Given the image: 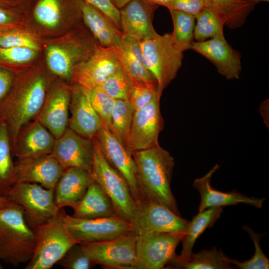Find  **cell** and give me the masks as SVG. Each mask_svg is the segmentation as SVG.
<instances>
[{"instance_id": "1", "label": "cell", "mask_w": 269, "mask_h": 269, "mask_svg": "<svg viewBox=\"0 0 269 269\" xmlns=\"http://www.w3.org/2000/svg\"><path fill=\"white\" fill-rule=\"evenodd\" d=\"M132 154L137 166V183L141 200L159 203L181 216L171 189L173 157L159 144Z\"/></svg>"}, {"instance_id": "2", "label": "cell", "mask_w": 269, "mask_h": 269, "mask_svg": "<svg viewBox=\"0 0 269 269\" xmlns=\"http://www.w3.org/2000/svg\"><path fill=\"white\" fill-rule=\"evenodd\" d=\"M46 85L43 76H33L19 87L10 89L0 103V121L7 125L11 148L21 130L39 113L46 96Z\"/></svg>"}, {"instance_id": "3", "label": "cell", "mask_w": 269, "mask_h": 269, "mask_svg": "<svg viewBox=\"0 0 269 269\" xmlns=\"http://www.w3.org/2000/svg\"><path fill=\"white\" fill-rule=\"evenodd\" d=\"M35 247V232L26 223L21 208L11 201L0 209V259L14 267L27 263Z\"/></svg>"}, {"instance_id": "4", "label": "cell", "mask_w": 269, "mask_h": 269, "mask_svg": "<svg viewBox=\"0 0 269 269\" xmlns=\"http://www.w3.org/2000/svg\"><path fill=\"white\" fill-rule=\"evenodd\" d=\"M144 64L155 79L158 91L163 90L176 77L181 66L184 50L172 33L140 40Z\"/></svg>"}, {"instance_id": "5", "label": "cell", "mask_w": 269, "mask_h": 269, "mask_svg": "<svg viewBox=\"0 0 269 269\" xmlns=\"http://www.w3.org/2000/svg\"><path fill=\"white\" fill-rule=\"evenodd\" d=\"M94 151L90 174L109 197L118 217L131 223L137 208L129 185L104 157L97 138L92 139Z\"/></svg>"}, {"instance_id": "6", "label": "cell", "mask_w": 269, "mask_h": 269, "mask_svg": "<svg viewBox=\"0 0 269 269\" xmlns=\"http://www.w3.org/2000/svg\"><path fill=\"white\" fill-rule=\"evenodd\" d=\"M64 210L35 230V247L25 269H50L74 245L79 243L71 235L63 220Z\"/></svg>"}, {"instance_id": "7", "label": "cell", "mask_w": 269, "mask_h": 269, "mask_svg": "<svg viewBox=\"0 0 269 269\" xmlns=\"http://www.w3.org/2000/svg\"><path fill=\"white\" fill-rule=\"evenodd\" d=\"M54 190L36 183L17 182L11 188L7 197L21 208L26 223L35 230L56 217L62 209L55 202Z\"/></svg>"}, {"instance_id": "8", "label": "cell", "mask_w": 269, "mask_h": 269, "mask_svg": "<svg viewBox=\"0 0 269 269\" xmlns=\"http://www.w3.org/2000/svg\"><path fill=\"white\" fill-rule=\"evenodd\" d=\"M138 236L131 233L105 241L80 243L91 260L110 269H142L136 255Z\"/></svg>"}, {"instance_id": "9", "label": "cell", "mask_w": 269, "mask_h": 269, "mask_svg": "<svg viewBox=\"0 0 269 269\" xmlns=\"http://www.w3.org/2000/svg\"><path fill=\"white\" fill-rule=\"evenodd\" d=\"M122 68L119 53L115 46L97 44L85 60L74 67L71 80L75 85L94 89Z\"/></svg>"}, {"instance_id": "10", "label": "cell", "mask_w": 269, "mask_h": 269, "mask_svg": "<svg viewBox=\"0 0 269 269\" xmlns=\"http://www.w3.org/2000/svg\"><path fill=\"white\" fill-rule=\"evenodd\" d=\"M189 221L165 206L142 200L130 223L132 233L137 236L149 233H185Z\"/></svg>"}, {"instance_id": "11", "label": "cell", "mask_w": 269, "mask_h": 269, "mask_svg": "<svg viewBox=\"0 0 269 269\" xmlns=\"http://www.w3.org/2000/svg\"><path fill=\"white\" fill-rule=\"evenodd\" d=\"M63 217L70 233L79 243L105 241L132 233L131 223L117 216L84 219L64 211Z\"/></svg>"}, {"instance_id": "12", "label": "cell", "mask_w": 269, "mask_h": 269, "mask_svg": "<svg viewBox=\"0 0 269 269\" xmlns=\"http://www.w3.org/2000/svg\"><path fill=\"white\" fill-rule=\"evenodd\" d=\"M158 93L153 100L134 111L126 145L132 153L159 145L158 135L163 127Z\"/></svg>"}, {"instance_id": "13", "label": "cell", "mask_w": 269, "mask_h": 269, "mask_svg": "<svg viewBox=\"0 0 269 269\" xmlns=\"http://www.w3.org/2000/svg\"><path fill=\"white\" fill-rule=\"evenodd\" d=\"M185 233H149L138 236L136 255L142 269H161L175 256Z\"/></svg>"}, {"instance_id": "14", "label": "cell", "mask_w": 269, "mask_h": 269, "mask_svg": "<svg viewBox=\"0 0 269 269\" xmlns=\"http://www.w3.org/2000/svg\"><path fill=\"white\" fill-rule=\"evenodd\" d=\"M95 137L106 160L128 182L137 206L141 197L137 183V166L132 153L103 123Z\"/></svg>"}, {"instance_id": "15", "label": "cell", "mask_w": 269, "mask_h": 269, "mask_svg": "<svg viewBox=\"0 0 269 269\" xmlns=\"http://www.w3.org/2000/svg\"><path fill=\"white\" fill-rule=\"evenodd\" d=\"M93 151L92 139L84 137L67 128L56 139L50 155L65 169L77 168L90 172Z\"/></svg>"}, {"instance_id": "16", "label": "cell", "mask_w": 269, "mask_h": 269, "mask_svg": "<svg viewBox=\"0 0 269 269\" xmlns=\"http://www.w3.org/2000/svg\"><path fill=\"white\" fill-rule=\"evenodd\" d=\"M190 49L211 61L226 79L239 78L242 70L240 55L229 45L224 32L204 41H193Z\"/></svg>"}, {"instance_id": "17", "label": "cell", "mask_w": 269, "mask_h": 269, "mask_svg": "<svg viewBox=\"0 0 269 269\" xmlns=\"http://www.w3.org/2000/svg\"><path fill=\"white\" fill-rule=\"evenodd\" d=\"M64 170L50 154L18 159L14 163L15 183H33L54 189Z\"/></svg>"}, {"instance_id": "18", "label": "cell", "mask_w": 269, "mask_h": 269, "mask_svg": "<svg viewBox=\"0 0 269 269\" xmlns=\"http://www.w3.org/2000/svg\"><path fill=\"white\" fill-rule=\"evenodd\" d=\"M158 5L151 4L142 0H131L120 9L122 33L138 40L151 37L157 32L152 19Z\"/></svg>"}, {"instance_id": "19", "label": "cell", "mask_w": 269, "mask_h": 269, "mask_svg": "<svg viewBox=\"0 0 269 269\" xmlns=\"http://www.w3.org/2000/svg\"><path fill=\"white\" fill-rule=\"evenodd\" d=\"M71 92L65 87H59L46 95L43 106L36 117L57 139L68 128Z\"/></svg>"}, {"instance_id": "20", "label": "cell", "mask_w": 269, "mask_h": 269, "mask_svg": "<svg viewBox=\"0 0 269 269\" xmlns=\"http://www.w3.org/2000/svg\"><path fill=\"white\" fill-rule=\"evenodd\" d=\"M219 167L220 166L216 164L204 176L194 181L193 187L201 197L198 212L211 207H224L239 203H245L257 208L262 207L264 198L248 197L235 190L224 192L214 189L211 184V177Z\"/></svg>"}, {"instance_id": "21", "label": "cell", "mask_w": 269, "mask_h": 269, "mask_svg": "<svg viewBox=\"0 0 269 269\" xmlns=\"http://www.w3.org/2000/svg\"><path fill=\"white\" fill-rule=\"evenodd\" d=\"M69 111L68 128L84 137H94L102 122L79 85H75L72 89Z\"/></svg>"}, {"instance_id": "22", "label": "cell", "mask_w": 269, "mask_h": 269, "mask_svg": "<svg viewBox=\"0 0 269 269\" xmlns=\"http://www.w3.org/2000/svg\"><path fill=\"white\" fill-rule=\"evenodd\" d=\"M56 138L37 119L21 131L12 148L18 159L50 154Z\"/></svg>"}, {"instance_id": "23", "label": "cell", "mask_w": 269, "mask_h": 269, "mask_svg": "<svg viewBox=\"0 0 269 269\" xmlns=\"http://www.w3.org/2000/svg\"><path fill=\"white\" fill-rule=\"evenodd\" d=\"M94 181L90 172L87 170L77 168L65 169L54 190L57 206L60 209L65 207L74 208Z\"/></svg>"}, {"instance_id": "24", "label": "cell", "mask_w": 269, "mask_h": 269, "mask_svg": "<svg viewBox=\"0 0 269 269\" xmlns=\"http://www.w3.org/2000/svg\"><path fill=\"white\" fill-rule=\"evenodd\" d=\"M114 46L118 50L122 68L132 83L157 86L155 79L144 64L140 40L123 34Z\"/></svg>"}, {"instance_id": "25", "label": "cell", "mask_w": 269, "mask_h": 269, "mask_svg": "<svg viewBox=\"0 0 269 269\" xmlns=\"http://www.w3.org/2000/svg\"><path fill=\"white\" fill-rule=\"evenodd\" d=\"M72 209L74 212L72 216L79 219L117 216L109 197L95 181L89 186L83 198Z\"/></svg>"}, {"instance_id": "26", "label": "cell", "mask_w": 269, "mask_h": 269, "mask_svg": "<svg viewBox=\"0 0 269 269\" xmlns=\"http://www.w3.org/2000/svg\"><path fill=\"white\" fill-rule=\"evenodd\" d=\"M223 207L207 208L198 212L189 222L181 241L182 248L179 255L176 256L166 266L186 261L192 253V249L197 239L204 231L211 228L220 217Z\"/></svg>"}, {"instance_id": "27", "label": "cell", "mask_w": 269, "mask_h": 269, "mask_svg": "<svg viewBox=\"0 0 269 269\" xmlns=\"http://www.w3.org/2000/svg\"><path fill=\"white\" fill-rule=\"evenodd\" d=\"M205 8L230 29L240 27L246 22L257 2L246 0H203Z\"/></svg>"}, {"instance_id": "28", "label": "cell", "mask_w": 269, "mask_h": 269, "mask_svg": "<svg viewBox=\"0 0 269 269\" xmlns=\"http://www.w3.org/2000/svg\"><path fill=\"white\" fill-rule=\"evenodd\" d=\"M82 17L99 45L104 47L114 46L123 34L111 20L100 10L83 1Z\"/></svg>"}, {"instance_id": "29", "label": "cell", "mask_w": 269, "mask_h": 269, "mask_svg": "<svg viewBox=\"0 0 269 269\" xmlns=\"http://www.w3.org/2000/svg\"><path fill=\"white\" fill-rule=\"evenodd\" d=\"M230 259L223 251L213 247L198 253H192L185 261L170 265L166 269H233Z\"/></svg>"}, {"instance_id": "30", "label": "cell", "mask_w": 269, "mask_h": 269, "mask_svg": "<svg viewBox=\"0 0 269 269\" xmlns=\"http://www.w3.org/2000/svg\"><path fill=\"white\" fill-rule=\"evenodd\" d=\"M6 124L0 121V195L7 196L15 183L14 163Z\"/></svg>"}, {"instance_id": "31", "label": "cell", "mask_w": 269, "mask_h": 269, "mask_svg": "<svg viewBox=\"0 0 269 269\" xmlns=\"http://www.w3.org/2000/svg\"><path fill=\"white\" fill-rule=\"evenodd\" d=\"M134 111L129 99L115 100L112 114L111 132L125 146L129 138Z\"/></svg>"}, {"instance_id": "32", "label": "cell", "mask_w": 269, "mask_h": 269, "mask_svg": "<svg viewBox=\"0 0 269 269\" xmlns=\"http://www.w3.org/2000/svg\"><path fill=\"white\" fill-rule=\"evenodd\" d=\"M173 23L172 33L184 51L190 49L194 39L195 17L180 10H169Z\"/></svg>"}, {"instance_id": "33", "label": "cell", "mask_w": 269, "mask_h": 269, "mask_svg": "<svg viewBox=\"0 0 269 269\" xmlns=\"http://www.w3.org/2000/svg\"><path fill=\"white\" fill-rule=\"evenodd\" d=\"M82 88L103 124L111 131L112 114L116 100L99 88L92 89Z\"/></svg>"}, {"instance_id": "34", "label": "cell", "mask_w": 269, "mask_h": 269, "mask_svg": "<svg viewBox=\"0 0 269 269\" xmlns=\"http://www.w3.org/2000/svg\"><path fill=\"white\" fill-rule=\"evenodd\" d=\"M195 19L194 39L196 41L209 39L224 32V25L212 11L206 8L196 16Z\"/></svg>"}, {"instance_id": "35", "label": "cell", "mask_w": 269, "mask_h": 269, "mask_svg": "<svg viewBox=\"0 0 269 269\" xmlns=\"http://www.w3.org/2000/svg\"><path fill=\"white\" fill-rule=\"evenodd\" d=\"M132 81L123 68L108 77L98 87L115 100L128 99Z\"/></svg>"}, {"instance_id": "36", "label": "cell", "mask_w": 269, "mask_h": 269, "mask_svg": "<svg viewBox=\"0 0 269 269\" xmlns=\"http://www.w3.org/2000/svg\"><path fill=\"white\" fill-rule=\"evenodd\" d=\"M243 229L249 234L255 246L253 256L248 260L240 262L230 259V263L240 269H267L269 268V260L262 251L260 240L264 236L255 232L252 229L244 225Z\"/></svg>"}, {"instance_id": "37", "label": "cell", "mask_w": 269, "mask_h": 269, "mask_svg": "<svg viewBox=\"0 0 269 269\" xmlns=\"http://www.w3.org/2000/svg\"><path fill=\"white\" fill-rule=\"evenodd\" d=\"M56 264L65 269H90L96 265L85 253L80 243L72 246Z\"/></svg>"}, {"instance_id": "38", "label": "cell", "mask_w": 269, "mask_h": 269, "mask_svg": "<svg viewBox=\"0 0 269 269\" xmlns=\"http://www.w3.org/2000/svg\"><path fill=\"white\" fill-rule=\"evenodd\" d=\"M158 93L162 94L157 86L132 83L128 99L136 111L148 104Z\"/></svg>"}, {"instance_id": "39", "label": "cell", "mask_w": 269, "mask_h": 269, "mask_svg": "<svg viewBox=\"0 0 269 269\" xmlns=\"http://www.w3.org/2000/svg\"><path fill=\"white\" fill-rule=\"evenodd\" d=\"M36 50L26 47H0V60L9 63L21 64L33 59Z\"/></svg>"}, {"instance_id": "40", "label": "cell", "mask_w": 269, "mask_h": 269, "mask_svg": "<svg viewBox=\"0 0 269 269\" xmlns=\"http://www.w3.org/2000/svg\"><path fill=\"white\" fill-rule=\"evenodd\" d=\"M26 47L35 50L38 49L36 42L19 32L8 31L0 33V47Z\"/></svg>"}, {"instance_id": "41", "label": "cell", "mask_w": 269, "mask_h": 269, "mask_svg": "<svg viewBox=\"0 0 269 269\" xmlns=\"http://www.w3.org/2000/svg\"><path fill=\"white\" fill-rule=\"evenodd\" d=\"M94 6L106 15L121 31L120 10L111 0H82ZM122 32V31H121Z\"/></svg>"}, {"instance_id": "42", "label": "cell", "mask_w": 269, "mask_h": 269, "mask_svg": "<svg viewBox=\"0 0 269 269\" xmlns=\"http://www.w3.org/2000/svg\"><path fill=\"white\" fill-rule=\"evenodd\" d=\"M204 8L203 0H173L170 9L183 11L196 17Z\"/></svg>"}, {"instance_id": "43", "label": "cell", "mask_w": 269, "mask_h": 269, "mask_svg": "<svg viewBox=\"0 0 269 269\" xmlns=\"http://www.w3.org/2000/svg\"><path fill=\"white\" fill-rule=\"evenodd\" d=\"M12 82V74L6 70L0 69V103L8 93Z\"/></svg>"}, {"instance_id": "44", "label": "cell", "mask_w": 269, "mask_h": 269, "mask_svg": "<svg viewBox=\"0 0 269 269\" xmlns=\"http://www.w3.org/2000/svg\"><path fill=\"white\" fill-rule=\"evenodd\" d=\"M13 19V15L10 11L0 7V26L11 23Z\"/></svg>"}, {"instance_id": "45", "label": "cell", "mask_w": 269, "mask_h": 269, "mask_svg": "<svg viewBox=\"0 0 269 269\" xmlns=\"http://www.w3.org/2000/svg\"><path fill=\"white\" fill-rule=\"evenodd\" d=\"M143 1L153 5H161L166 7L168 10L171 8L173 0H142Z\"/></svg>"}, {"instance_id": "46", "label": "cell", "mask_w": 269, "mask_h": 269, "mask_svg": "<svg viewBox=\"0 0 269 269\" xmlns=\"http://www.w3.org/2000/svg\"><path fill=\"white\" fill-rule=\"evenodd\" d=\"M11 201L7 196L0 195V209H2L8 206Z\"/></svg>"}, {"instance_id": "47", "label": "cell", "mask_w": 269, "mask_h": 269, "mask_svg": "<svg viewBox=\"0 0 269 269\" xmlns=\"http://www.w3.org/2000/svg\"><path fill=\"white\" fill-rule=\"evenodd\" d=\"M114 5L119 9L122 8L131 0H111Z\"/></svg>"}, {"instance_id": "48", "label": "cell", "mask_w": 269, "mask_h": 269, "mask_svg": "<svg viewBox=\"0 0 269 269\" xmlns=\"http://www.w3.org/2000/svg\"><path fill=\"white\" fill-rule=\"evenodd\" d=\"M15 0H0V7L4 8V6L10 5Z\"/></svg>"}, {"instance_id": "49", "label": "cell", "mask_w": 269, "mask_h": 269, "mask_svg": "<svg viewBox=\"0 0 269 269\" xmlns=\"http://www.w3.org/2000/svg\"><path fill=\"white\" fill-rule=\"evenodd\" d=\"M251 1H254L258 3L260 1H269V0H246Z\"/></svg>"}, {"instance_id": "50", "label": "cell", "mask_w": 269, "mask_h": 269, "mask_svg": "<svg viewBox=\"0 0 269 269\" xmlns=\"http://www.w3.org/2000/svg\"><path fill=\"white\" fill-rule=\"evenodd\" d=\"M3 268H2V265H1L0 263V269H2Z\"/></svg>"}, {"instance_id": "51", "label": "cell", "mask_w": 269, "mask_h": 269, "mask_svg": "<svg viewBox=\"0 0 269 269\" xmlns=\"http://www.w3.org/2000/svg\"><path fill=\"white\" fill-rule=\"evenodd\" d=\"M18 0L20 1V2H21L22 1H24V0Z\"/></svg>"}]
</instances>
